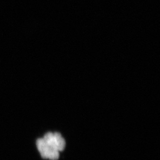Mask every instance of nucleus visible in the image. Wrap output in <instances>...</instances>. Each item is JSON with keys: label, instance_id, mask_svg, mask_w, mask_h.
<instances>
[{"label": "nucleus", "instance_id": "nucleus-1", "mask_svg": "<svg viewBox=\"0 0 160 160\" xmlns=\"http://www.w3.org/2000/svg\"><path fill=\"white\" fill-rule=\"evenodd\" d=\"M43 140L58 152L62 151L65 148V141L58 132H48L43 138Z\"/></svg>", "mask_w": 160, "mask_h": 160}, {"label": "nucleus", "instance_id": "nucleus-2", "mask_svg": "<svg viewBox=\"0 0 160 160\" xmlns=\"http://www.w3.org/2000/svg\"><path fill=\"white\" fill-rule=\"evenodd\" d=\"M36 145L41 157L43 158L51 160H57L59 158V152L46 143L43 138L38 139L36 141Z\"/></svg>", "mask_w": 160, "mask_h": 160}]
</instances>
